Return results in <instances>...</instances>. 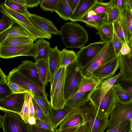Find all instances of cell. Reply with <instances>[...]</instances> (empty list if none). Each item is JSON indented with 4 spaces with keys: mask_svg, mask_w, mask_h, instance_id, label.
Listing matches in <instances>:
<instances>
[{
    "mask_svg": "<svg viewBox=\"0 0 132 132\" xmlns=\"http://www.w3.org/2000/svg\"><path fill=\"white\" fill-rule=\"evenodd\" d=\"M113 24L114 30L120 40L123 44H127L119 20L114 22Z\"/></svg>",
    "mask_w": 132,
    "mask_h": 132,
    "instance_id": "obj_42",
    "label": "cell"
},
{
    "mask_svg": "<svg viewBox=\"0 0 132 132\" xmlns=\"http://www.w3.org/2000/svg\"><path fill=\"white\" fill-rule=\"evenodd\" d=\"M110 116L107 130L112 129L126 120H131L132 118V101L124 103L117 99Z\"/></svg>",
    "mask_w": 132,
    "mask_h": 132,
    "instance_id": "obj_7",
    "label": "cell"
},
{
    "mask_svg": "<svg viewBox=\"0 0 132 132\" xmlns=\"http://www.w3.org/2000/svg\"><path fill=\"white\" fill-rule=\"evenodd\" d=\"M62 69V67H61L58 69L55 74L52 80L50 83V96H51L53 94L55 87L58 81Z\"/></svg>",
    "mask_w": 132,
    "mask_h": 132,
    "instance_id": "obj_46",
    "label": "cell"
},
{
    "mask_svg": "<svg viewBox=\"0 0 132 132\" xmlns=\"http://www.w3.org/2000/svg\"><path fill=\"white\" fill-rule=\"evenodd\" d=\"M97 0H80L77 6L71 16L70 20L78 21L87 13Z\"/></svg>",
    "mask_w": 132,
    "mask_h": 132,
    "instance_id": "obj_25",
    "label": "cell"
},
{
    "mask_svg": "<svg viewBox=\"0 0 132 132\" xmlns=\"http://www.w3.org/2000/svg\"><path fill=\"white\" fill-rule=\"evenodd\" d=\"M106 43L95 42L84 46L76 54L77 60L82 68L92 60L102 50Z\"/></svg>",
    "mask_w": 132,
    "mask_h": 132,
    "instance_id": "obj_13",
    "label": "cell"
},
{
    "mask_svg": "<svg viewBox=\"0 0 132 132\" xmlns=\"http://www.w3.org/2000/svg\"><path fill=\"white\" fill-rule=\"evenodd\" d=\"M35 125L43 129L52 130H54L51 125L43 120L39 119H36V123Z\"/></svg>",
    "mask_w": 132,
    "mask_h": 132,
    "instance_id": "obj_50",
    "label": "cell"
},
{
    "mask_svg": "<svg viewBox=\"0 0 132 132\" xmlns=\"http://www.w3.org/2000/svg\"><path fill=\"white\" fill-rule=\"evenodd\" d=\"M25 1L27 8H33L37 7L40 4L42 0H25Z\"/></svg>",
    "mask_w": 132,
    "mask_h": 132,
    "instance_id": "obj_53",
    "label": "cell"
},
{
    "mask_svg": "<svg viewBox=\"0 0 132 132\" xmlns=\"http://www.w3.org/2000/svg\"><path fill=\"white\" fill-rule=\"evenodd\" d=\"M116 56L95 70L91 75L97 78L100 83L104 80L112 77L120 67V58Z\"/></svg>",
    "mask_w": 132,
    "mask_h": 132,
    "instance_id": "obj_16",
    "label": "cell"
},
{
    "mask_svg": "<svg viewBox=\"0 0 132 132\" xmlns=\"http://www.w3.org/2000/svg\"><path fill=\"white\" fill-rule=\"evenodd\" d=\"M128 2L130 7L132 11V0H128Z\"/></svg>",
    "mask_w": 132,
    "mask_h": 132,
    "instance_id": "obj_61",
    "label": "cell"
},
{
    "mask_svg": "<svg viewBox=\"0 0 132 132\" xmlns=\"http://www.w3.org/2000/svg\"><path fill=\"white\" fill-rule=\"evenodd\" d=\"M106 132H132L130 120L127 119L121 122Z\"/></svg>",
    "mask_w": 132,
    "mask_h": 132,
    "instance_id": "obj_37",
    "label": "cell"
},
{
    "mask_svg": "<svg viewBox=\"0 0 132 132\" xmlns=\"http://www.w3.org/2000/svg\"><path fill=\"white\" fill-rule=\"evenodd\" d=\"M116 56L111 39L106 43L102 50L92 60L82 68L83 77L91 76L92 73L96 69Z\"/></svg>",
    "mask_w": 132,
    "mask_h": 132,
    "instance_id": "obj_6",
    "label": "cell"
},
{
    "mask_svg": "<svg viewBox=\"0 0 132 132\" xmlns=\"http://www.w3.org/2000/svg\"><path fill=\"white\" fill-rule=\"evenodd\" d=\"M27 18L36 26L52 35L60 34L59 30L50 20L45 17L40 16L35 14L30 13L26 15Z\"/></svg>",
    "mask_w": 132,
    "mask_h": 132,
    "instance_id": "obj_18",
    "label": "cell"
},
{
    "mask_svg": "<svg viewBox=\"0 0 132 132\" xmlns=\"http://www.w3.org/2000/svg\"><path fill=\"white\" fill-rule=\"evenodd\" d=\"M120 76L119 73L113 77L104 80L100 83L92 93L100 98H102L114 85Z\"/></svg>",
    "mask_w": 132,
    "mask_h": 132,
    "instance_id": "obj_26",
    "label": "cell"
},
{
    "mask_svg": "<svg viewBox=\"0 0 132 132\" xmlns=\"http://www.w3.org/2000/svg\"><path fill=\"white\" fill-rule=\"evenodd\" d=\"M80 0H68L69 6L73 13L76 9Z\"/></svg>",
    "mask_w": 132,
    "mask_h": 132,
    "instance_id": "obj_55",
    "label": "cell"
},
{
    "mask_svg": "<svg viewBox=\"0 0 132 132\" xmlns=\"http://www.w3.org/2000/svg\"><path fill=\"white\" fill-rule=\"evenodd\" d=\"M89 99L96 107L108 118L117 99L112 87L102 98H100L92 93L90 96Z\"/></svg>",
    "mask_w": 132,
    "mask_h": 132,
    "instance_id": "obj_11",
    "label": "cell"
},
{
    "mask_svg": "<svg viewBox=\"0 0 132 132\" xmlns=\"http://www.w3.org/2000/svg\"><path fill=\"white\" fill-rule=\"evenodd\" d=\"M100 82L92 75L84 77L79 86L78 91L72 97L77 103L82 104L89 99L90 96Z\"/></svg>",
    "mask_w": 132,
    "mask_h": 132,
    "instance_id": "obj_10",
    "label": "cell"
},
{
    "mask_svg": "<svg viewBox=\"0 0 132 132\" xmlns=\"http://www.w3.org/2000/svg\"><path fill=\"white\" fill-rule=\"evenodd\" d=\"M14 21L7 15L3 14L0 21V33L10 27Z\"/></svg>",
    "mask_w": 132,
    "mask_h": 132,
    "instance_id": "obj_43",
    "label": "cell"
},
{
    "mask_svg": "<svg viewBox=\"0 0 132 132\" xmlns=\"http://www.w3.org/2000/svg\"><path fill=\"white\" fill-rule=\"evenodd\" d=\"M60 35L65 49H81L84 46L88 39L87 32L75 22H67L62 25L60 30Z\"/></svg>",
    "mask_w": 132,
    "mask_h": 132,
    "instance_id": "obj_2",
    "label": "cell"
},
{
    "mask_svg": "<svg viewBox=\"0 0 132 132\" xmlns=\"http://www.w3.org/2000/svg\"><path fill=\"white\" fill-rule=\"evenodd\" d=\"M120 17L119 20L123 31L127 43L129 45L132 38V11L128 0L125 8L119 10Z\"/></svg>",
    "mask_w": 132,
    "mask_h": 132,
    "instance_id": "obj_17",
    "label": "cell"
},
{
    "mask_svg": "<svg viewBox=\"0 0 132 132\" xmlns=\"http://www.w3.org/2000/svg\"><path fill=\"white\" fill-rule=\"evenodd\" d=\"M78 127H75L71 128L68 129L65 132H73Z\"/></svg>",
    "mask_w": 132,
    "mask_h": 132,
    "instance_id": "obj_60",
    "label": "cell"
},
{
    "mask_svg": "<svg viewBox=\"0 0 132 132\" xmlns=\"http://www.w3.org/2000/svg\"><path fill=\"white\" fill-rule=\"evenodd\" d=\"M84 123L82 117L75 108L59 125L57 132H65L69 129L78 127Z\"/></svg>",
    "mask_w": 132,
    "mask_h": 132,
    "instance_id": "obj_19",
    "label": "cell"
},
{
    "mask_svg": "<svg viewBox=\"0 0 132 132\" xmlns=\"http://www.w3.org/2000/svg\"><path fill=\"white\" fill-rule=\"evenodd\" d=\"M31 94L32 97L42 110L45 115L49 118V115L52 108L50 102L47 98L42 97L36 94L32 93Z\"/></svg>",
    "mask_w": 132,
    "mask_h": 132,
    "instance_id": "obj_34",
    "label": "cell"
},
{
    "mask_svg": "<svg viewBox=\"0 0 132 132\" xmlns=\"http://www.w3.org/2000/svg\"><path fill=\"white\" fill-rule=\"evenodd\" d=\"M7 77L0 68V84L7 85Z\"/></svg>",
    "mask_w": 132,
    "mask_h": 132,
    "instance_id": "obj_56",
    "label": "cell"
},
{
    "mask_svg": "<svg viewBox=\"0 0 132 132\" xmlns=\"http://www.w3.org/2000/svg\"><path fill=\"white\" fill-rule=\"evenodd\" d=\"M110 1L113 6H116L120 10L125 8L127 2V0H111Z\"/></svg>",
    "mask_w": 132,
    "mask_h": 132,
    "instance_id": "obj_49",
    "label": "cell"
},
{
    "mask_svg": "<svg viewBox=\"0 0 132 132\" xmlns=\"http://www.w3.org/2000/svg\"><path fill=\"white\" fill-rule=\"evenodd\" d=\"M7 84L12 92L13 93H20L28 92L19 85L11 82H7Z\"/></svg>",
    "mask_w": 132,
    "mask_h": 132,
    "instance_id": "obj_47",
    "label": "cell"
},
{
    "mask_svg": "<svg viewBox=\"0 0 132 132\" xmlns=\"http://www.w3.org/2000/svg\"><path fill=\"white\" fill-rule=\"evenodd\" d=\"M4 114L0 115V126L4 132H30V125L26 123L19 114L3 110Z\"/></svg>",
    "mask_w": 132,
    "mask_h": 132,
    "instance_id": "obj_5",
    "label": "cell"
},
{
    "mask_svg": "<svg viewBox=\"0 0 132 132\" xmlns=\"http://www.w3.org/2000/svg\"><path fill=\"white\" fill-rule=\"evenodd\" d=\"M59 0H42L40 7L45 11L53 13L55 12Z\"/></svg>",
    "mask_w": 132,
    "mask_h": 132,
    "instance_id": "obj_40",
    "label": "cell"
},
{
    "mask_svg": "<svg viewBox=\"0 0 132 132\" xmlns=\"http://www.w3.org/2000/svg\"><path fill=\"white\" fill-rule=\"evenodd\" d=\"M107 15L106 22L108 23H112L119 19V11L117 7L113 6L110 9Z\"/></svg>",
    "mask_w": 132,
    "mask_h": 132,
    "instance_id": "obj_41",
    "label": "cell"
},
{
    "mask_svg": "<svg viewBox=\"0 0 132 132\" xmlns=\"http://www.w3.org/2000/svg\"><path fill=\"white\" fill-rule=\"evenodd\" d=\"M73 132H90L89 127L86 122L78 127Z\"/></svg>",
    "mask_w": 132,
    "mask_h": 132,
    "instance_id": "obj_54",
    "label": "cell"
},
{
    "mask_svg": "<svg viewBox=\"0 0 132 132\" xmlns=\"http://www.w3.org/2000/svg\"><path fill=\"white\" fill-rule=\"evenodd\" d=\"M129 46L130 47H132V38L131 40V41L130 42V44H129Z\"/></svg>",
    "mask_w": 132,
    "mask_h": 132,
    "instance_id": "obj_62",
    "label": "cell"
},
{
    "mask_svg": "<svg viewBox=\"0 0 132 132\" xmlns=\"http://www.w3.org/2000/svg\"><path fill=\"white\" fill-rule=\"evenodd\" d=\"M29 117H34V108L32 100V99L31 100L30 103L29 110Z\"/></svg>",
    "mask_w": 132,
    "mask_h": 132,
    "instance_id": "obj_57",
    "label": "cell"
},
{
    "mask_svg": "<svg viewBox=\"0 0 132 132\" xmlns=\"http://www.w3.org/2000/svg\"><path fill=\"white\" fill-rule=\"evenodd\" d=\"M112 87L117 99L120 102L127 103L132 101V97L130 93L117 82Z\"/></svg>",
    "mask_w": 132,
    "mask_h": 132,
    "instance_id": "obj_33",
    "label": "cell"
},
{
    "mask_svg": "<svg viewBox=\"0 0 132 132\" xmlns=\"http://www.w3.org/2000/svg\"><path fill=\"white\" fill-rule=\"evenodd\" d=\"M64 82V98L68 100L78 91L80 84L84 77L82 67L77 60L66 68Z\"/></svg>",
    "mask_w": 132,
    "mask_h": 132,
    "instance_id": "obj_4",
    "label": "cell"
},
{
    "mask_svg": "<svg viewBox=\"0 0 132 132\" xmlns=\"http://www.w3.org/2000/svg\"><path fill=\"white\" fill-rule=\"evenodd\" d=\"M35 44L37 51V55L35 58V62L40 59H48L51 48L50 42L44 39H39L36 41Z\"/></svg>",
    "mask_w": 132,
    "mask_h": 132,
    "instance_id": "obj_27",
    "label": "cell"
},
{
    "mask_svg": "<svg viewBox=\"0 0 132 132\" xmlns=\"http://www.w3.org/2000/svg\"><path fill=\"white\" fill-rule=\"evenodd\" d=\"M26 93H12L0 100V109L20 114L22 111L25 100Z\"/></svg>",
    "mask_w": 132,
    "mask_h": 132,
    "instance_id": "obj_14",
    "label": "cell"
},
{
    "mask_svg": "<svg viewBox=\"0 0 132 132\" xmlns=\"http://www.w3.org/2000/svg\"><path fill=\"white\" fill-rule=\"evenodd\" d=\"M34 40L31 37L20 36L7 39L0 44L2 46H12L33 43Z\"/></svg>",
    "mask_w": 132,
    "mask_h": 132,
    "instance_id": "obj_29",
    "label": "cell"
},
{
    "mask_svg": "<svg viewBox=\"0 0 132 132\" xmlns=\"http://www.w3.org/2000/svg\"><path fill=\"white\" fill-rule=\"evenodd\" d=\"M41 80L46 85L50 82V73L48 59H39L36 62Z\"/></svg>",
    "mask_w": 132,
    "mask_h": 132,
    "instance_id": "obj_28",
    "label": "cell"
},
{
    "mask_svg": "<svg viewBox=\"0 0 132 132\" xmlns=\"http://www.w3.org/2000/svg\"><path fill=\"white\" fill-rule=\"evenodd\" d=\"M3 3L9 8L24 15L26 16L29 13L26 5L22 6L12 0H6Z\"/></svg>",
    "mask_w": 132,
    "mask_h": 132,
    "instance_id": "obj_36",
    "label": "cell"
},
{
    "mask_svg": "<svg viewBox=\"0 0 132 132\" xmlns=\"http://www.w3.org/2000/svg\"><path fill=\"white\" fill-rule=\"evenodd\" d=\"M12 93L8 84H0V100L5 98Z\"/></svg>",
    "mask_w": 132,
    "mask_h": 132,
    "instance_id": "obj_48",
    "label": "cell"
},
{
    "mask_svg": "<svg viewBox=\"0 0 132 132\" xmlns=\"http://www.w3.org/2000/svg\"><path fill=\"white\" fill-rule=\"evenodd\" d=\"M60 52L57 46L51 48V53L48 58L50 83L56 73L61 67Z\"/></svg>",
    "mask_w": 132,
    "mask_h": 132,
    "instance_id": "obj_24",
    "label": "cell"
},
{
    "mask_svg": "<svg viewBox=\"0 0 132 132\" xmlns=\"http://www.w3.org/2000/svg\"><path fill=\"white\" fill-rule=\"evenodd\" d=\"M60 66L66 68L77 60L76 54L72 50L63 49L60 52Z\"/></svg>",
    "mask_w": 132,
    "mask_h": 132,
    "instance_id": "obj_32",
    "label": "cell"
},
{
    "mask_svg": "<svg viewBox=\"0 0 132 132\" xmlns=\"http://www.w3.org/2000/svg\"><path fill=\"white\" fill-rule=\"evenodd\" d=\"M130 122H131V128L132 129V118L130 120Z\"/></svg>",
    "mask_w": 132,
    "mask_h": 132,
    "instance_id": "obj_63",
    "label": "cell"
},
{
    "mask_svg": "<svg viewBox=\"0 0 132 132\" xmlns=\"http://www.w3.org/2000/svg\"><path fill=\"white\" fill-rule=\"evenodd\" d=\"M86 122L90 132H104L109 124L108 118L103 114L89 99L75 108Z\"/></svg>",
    "mask_w": 132,
    "mask_h": 132,
    "instance_id": "obj_1",
    "label": "cell"
},
{
    "mask_svg": "<svg viewBox=\"0 0 132 132\" xmlns=\"http://www.w3.org/2000/svg\"><path fill=\"white\" fill-rule=\"evenodd\" d=\"M30 132H57V129L54 130L46 129L39 127L35 125H30Z\"/></svg>",
    "mask_w": 132,
    "mask_h": 132,
    "instance_id": "obj_51",
    "label": "cell"
},
{
    "mask_svg": "<svg viewBox=\"0 0 132 132\" xmlns=\"http://www.w3.org/2000/svg\"><path fill=\"white\" fill-rule=\"evenodd\" d=\"M113 6L110 1L104 3L97 1L94 4L89 11L96 14L107 13Z\"/></svg>",
    "mask_w": 132,
    "mask_h": 132,
    "instance_id": "obj_35",
    "label": "cell"
},
{
    "mask_svg": "<svg viewBox=\"0 0 132 132\" xmlns=\"http://www.w3.org/2000/svg\"><path fill=\"white\" fill-rule=\"evenodd\" d=\"M68 0H59L55 12L64 20H70L73 12L68 3Z\"/></svg>",
    "mask_w": 132,
    "mask_h": 132,
    "instance_id": "obj_31",
    "label": "cell"
},
{
    "mask_svg": "<svg viewBox=\"0 0 132 132\" xmlns=\"http://www.w3.org/2000/svg\"><path fill=\"white\" fill-rule=\"evenodd\" d=\"M65 105L64 108L56 110L52 108L49 113V117L54 130L57 129L60 123L75 109Z\"/></svg>",
    "mask_w": 132,
    "mask_h": 132,
    "instance_id": "obj_21",
    "label": "cell"
},
{
    "mask_svg": "<svg viewBox=\"0 0 132 132\" xmlns=\"http://www.w3.org/2000/svg\"><path fill=\"white\" fill-rule=\"evenodd\" d=\"M0 11L21 26L31 36L34 41L38 39H50L52 38L51 35L36 26L26 16L9 8L3 3H1Z\"/></svg>",
    "mask_w": 132,
    "mask_h": 132,
    "instance_id": "obj_3",
    "label": "cell"
},
{
    "mask_svg": "<svg viewBox=\"0 0 132 132\" xmlns=\"http://www.w3.org/2000/svg\"><path fill=\"white\" fill-rule=\"evenodd\" d=\"M7 81L14 83L27 90L28 92L34 93L40 97L47 98V94L42 91L33 83L21 75L16 68L9 73L7 76Z\"/></svg>",
    "mask_w": 132,
    "mask_h": 132,
    "instance_id": "obj_12",
    "label": "cell"
},
{
    "mask_svg": "<svg viewBox=\"0 0 132 132\" xmlns=\"http://www.w3.org/2000/svg\"><path fill=\"white\" fill-rule=\"evenodd\" d=\"M13 1L22 6L26 5L25 0H12Z\"/></svg>",
    "mask_w": 132,
    "mask_h": 132,
    "instance_id": "obj_59",
    "label": "cell"
},
{
    "mask_svg": "<svg viewBox=\"0 0 132 132\" xmlns=\"http://www.w3.org/2000/svg\"><path fill=\"white\" fill-rule=\"evenodd\" d=\"M121 86L128 92L132 97V81L122 79L120 77L117 80Z\"/></svg>",
    "mask_w": 132,
    "mask_h": 132,
    "instance_id": "obj_45",
    "label": "cell"
},
{
    "mask_svg": "<svg viewBox=\"0 0 132 132\" xmlns=\"http://www.w3.org/2000/svg\"><path fill=\"white\" fill-rule=\"evenodd\" d=\"M66 74V68L62 67L53 94L50 96V103L52 107L56 110L62 109L65 106L64 82Z\"/></svg>",
    "mask_w": 132,
    "mask_h": 132,
    "instance_id": "obj_15",
    "label": "cell"
},
{
    "mask_svg": "<svg viewBox=\"0 0 132 132\" xmlns=\"http://www.w3.org/2000/svg\"><path fill=\"white\" fill-rule=\"evenodd\" d=\"M112 42L115 53L117 56L119 55L120 51L123 44L116 35L113 28V33L112 39Z\"/></svg>",
    "mask_w": 132,
    "mask_h": 132,
    "instance_id": "obj_44",
    "label": "cell"
},
{
    "mask_svg": "<svg viewBox=\"0 0 132 132\" xmlns=\"http://www.w3.org/2000/svg\"><path fill=\"white\" fill-rule=\"evenodd\" d=\"M32 100L34 107V117L36 119L43 120L52 125L50 118L45 115L32 97Z\"/></svg>",
    "mask_w": 132,
    "mask_h": 132,
    "instance_id": "obj_38",
    "label": "cell"
},
{
    "mask_svg": "<svg viewBox=\"0 0 132 132\" xmlns=\"http://www.w3.org/2000/svg\"><path fill=\"white\" fill-rule=\"evenodd\" d=\"M97 30V34L100 35L102 42L106 43L112 39L113 33V23H108L106 21Z\"/></svg>",
    "mask_w": 132,
    "mask_h": 132,
    "instance_id": "obj_30",
    "label": "cell"
},
{
    "mask_svg": "<svg viewBox=\"0 0 132 132\" xmlns=\"http://www.w3.org/2000/svg\"><path fill=\"white\" fill-rule=\"evenodd\" d=\"M36 119L34 117H29L28 122L30 125H35L36 123Z\"/></svg>",
    "mask_w": 132,
    "mask_h": 132,
    "instance_id": "obj_58",
    "label": "cell"
},
{
    "mask_svg": "<svg viewBox=\"0 0 132 132\" xmlns=\"http://www.w3.org/2000/svg\"><path fill=\"white\" fill-rule=\"evenodd\" d=\"M20 36L32 37L23 28L14 21L10 27L0 33V44L7 39Z\"/></svg>",
    "mask_w": 132,
    "mask_h": 132,
    "instance_id": "obj_23",
    "label": "cell"
},
{
    "mask_svg": "<svg viewBox=\"0 0 132 132\" xmlns=\"http://www.w3.org/2000/svg\"><path fill=\"white\" fill-rule=\"evenodd\" d=\"M21 62L16 68L18 72L41 90L45 92V85L41 80L36 62L29 60Z\"/></svg>",
    "mask_w": 132,
    "mask_h": 132,
    "instance_id": "obj_9",
    "label": "cell"
},
{
    "mask_svg": "<svg viewBox=\"0 0 132 132\" xmlns=\"http://www.w3.org/2000/svg\"><path fill=\"white\" fill-rule=\"evenodd\" d=\"M131 51V47L128 44H123L120 51V55L125 56L129 54Z\"/></svg>",
    "mask_w": 132,
    "mask_h": 132,
    "instance_id": "obj_52",
    "label": "cell"
},
{
    "mask_svg": "<svg viewBox=\"0 0 132 132\" xmlns=\"http://www.w3.org/2000/svg\"><path fill=\"white\" fill-rule=\"evenodd\" d=\"M107 13H94L89 11L78 21L85 23L88 26L95 28L96 29L106 21Z\"/></svg>",
    "mask_w": 132,
    "mask_h": 132,
    "instance_id": "obj_22",
    "label": "cell"
},
{
    "mask_svg": "<svg viewBox=\"0 0 132 132\" xmlns=\"http://www.w3.org/2000/svg\"><path fill=\"white\" fill-rule=\"evenodd\" d=\"M37 55V48L35 43L16 46H0V57L3 59L21 56H32L35 58Z\"/></svg>",
    "mask_w": 132,
    "mask_h": 132,
    "instance_id": "obj_8",
    "label": "cell"
},
{
    "mask_svg": "<svg viewBox=\"0 0 132 132\" xmlns=\"http://www.w3.org/2000/svg\"><path fill=\"white\" fill-rule=\"evenodd\" d=\"M128 55L122 56L120 58V78L121 79L132 81V47Z\"/></svg>",
    "mask_w": 132,
    "mask_h": 132,
    "instance_id": "obj_20",
    "label": "cell"
},
{
    "mask_svg": "<svg viewBox=\"0 0 132 132\" xmlns=\"http://www.w3.org/2000/svg\"><path fill=\"white\" fill-rule=\"evenodd\" d=\"M31 93L29 92L26 93L24 103L22 111L19 114L26 123H28L29 106L30 101L32 98Z\"/></svg>",
    "mask_w": 132,
    "mask_h": 132,
    "instance_id": "obj_39",
    "label": "cell"
}]
</instances>
